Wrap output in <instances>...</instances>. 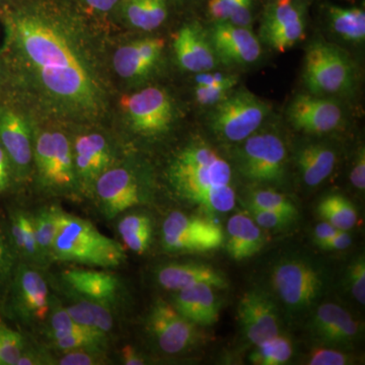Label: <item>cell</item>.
Here are the masks:
<instances>
[{
  "instance_id": "6da1fadb",
  "label": "cell",
  "mask_w": 365,
  "mask_h": 365,
  "mask_svg": "<svg viewBox=\"0 0 365 365\" xmlns=\"http://www.w3.org/2000/svg\"><path fill=\"white\" fill-rule=\"evenodd\" d=\"M7 48L33 111L72 124L107 115L110 86L100 44L71 14L47 6L7 19Z\"/></svg>"
},
{
  "instance_id": "7a4b0ae2",
  "label": "cell",
  "mask_w": 365,
  "mask_h": 365,
  "mask_svg": "<svg viewBox=\"0 0 365 365\" xmlns=\"http://www.w3.org/2000/svg\"><path fill=\"white\" fill-rule=\"evenodd\" d=\"M168 180L182 200L209 215L227 213L235 207L230 163L201 141L188 144L175 155L168 169Z\"/></svg>"
},
{
  "instance_id": "3957f363",
  "label": "cell",
  "mask_w": 365,
  "mask_h": 365,
  "mask_svg": "<svg viewBox=\"0 0 365 365\" xmlns=\"http://www.w3.org/2000/svg\"><path fill=\"white\" fill-rule=\"evenodd\" d=\"M123 245L107 237L88 220L62 210L51 261L97 268H116L124 263Z\"/></svg>"
},
{
  "instance_id": "277c9868",
  "label": "cell",
  "mask_w": 365,
  "mask_h": 365,
  "mask_svg": "<svg viewBox=\"0 0 365 365\" xmlns=\"http://www.w3.org/2000/svg\"><path fill=\"white\" fill-rule=\"evenodd\" d=\"M33 162L41 188L52 195L78 198L81 195L71 140L57 129L33 127Z\"/></svg>"
},
{
  "instance_id": "5b68a950",
  "label": "cell",
  "mask_w": 365,
  "mask_h": 365,
  "mask_svg": "<svg viewBox=\"0 0 365 365\" xmlns=\"http://www.w3.org/2000/svg\"><path fill=\"white\" fill-rule=\"evenodd\" d=\"M271 282L281 302L292 314L311 309L326 289L324 271L304 258L281 260L273 268Z\"/></svg>"
},
{
  "instance_id": "8992f818",
  "label": "cell",
  "mask_w": 365,
  "mask_h": 365,
  "mask_svg": "<svg viewBox=\"0 0 365 365\" xmlns=\"http://www.w3.org/2000/svg\"><path fill=\"white\" fill-rule=\"evenodd\" d=\"M354 71L347 55L337 46L318 41L307 48L304 81L309 93L316 96L338 95L353 85Z\"/></svg>"
},
{
  "instance_id": "52a82bcc",
  "label": "cell",
  "mask_w": 365,
  "mask_h": 365,
  "mask_svg": "<svg viewBox=\"0 0 365 365\" xmlns=\"http://www.w3.org/2000/svg\"><path fill=\"white\" fill-rule=\"evenodd\" d=\"M270 106L245 88L232 91L215 105L210 126L218 136L230 143H242L260 128Z\"/></svg>"
},
{
  "instance_id": "ba28073f",
  "label": "cell",
  "mask_w": 365,
  "mask_h": 365,
  "mask_svg": "<svg viewBox=\"0 0 365 365\" xmlns=\"http://www.w3.org/2000/svg\"><path fill=\"white\" fill-rule=\"evenodd\" d=\"M225 237L222 228L213 220L180 211L170 213L163 223V247L170 253L213 251L222 246Z\"/></svg>"
},
{
  "instance_id": "9c48e42d",
  "label": "cell",
  "mask_w": 365,
  "mask_h": 365,
  "mask_svg": "<svg viewBox=\"0 0 365 365\" xmlns=\"http://www.w3.org/2000/svg\"><path fill=\"white\" fill-rule=\"evenodd\" d=\"M11 309L26 326H44L51 307V294L39 267L21 263L11 282Z\"/></svg>"
},
{
  "instance_id": "30bf717a",
  "label": "cell",
  "mask_w": 365,
  "mask_h": 365,
  "mask_svg": "<svg viewBox=\"0 0 365 365\" xmlns=\"http://www.w3.org/2000/svg\"><path fill=\"white\" fill-rule=\"evenodd\" d=\"M122 111L132 130L143 136H158L169 130L174 120V105L169 93L150 86L124 96Z\"/></svg>"
},
{
  "instance_id": "8fae6325",
  "label": "cell",
  "mask_w": 365,
  "mask_h": 365,
  "mask_svg": "<svg viewBox=\"0 0 365 365\" xmlns=\"http://www.w3.org/2000/svg\"><path fill=\"white\" fill-rule=\"evenodd\" d=\"M91 196L107 220H113L129 209L140 205L144 200V188L135 170L118 162L102 175Z\"/></svg>"
},
{
  "instance_id": "7c38bea8",
  "label": "cell",
  "mask_w": 365,
  "mask_h": 365,
  "mask_svg": "<svg viewBox=\"0 0 365 365\" xmlns=\"http://www.w3.org/2000/svg\"><path fill=\"white\" fill-rule=\"evenodd\" d=\"M287 148L273 133H254L245 139L240 151V169L247 179L278 182L285 175Z\"/></svg>"
},
{
  "instance_id": "4fadbf2b",
  "label": "cell",
  "mask_w": 365,
  "mask_h": 365,
  "mask_svg": "<svg viewBox=\"0 0 365 365\" xmlns=\"http://www.w3.org/2000/svg\"><path fill=\"white\" fill-rule=\"evenodd\" d=\"M71 140L79 190L91 195L98 178L117 163L116 148L109 137L98 131L79 133Z\"/></svg>"
},
{
  "instance_id": "5bb4252c",
  "label": "cell",
  "mask_w": 365,
  "mask_h": 365,
  "mask_svg": "<svg viewBox=\"0 0 365 365\" xmlns=\"http://www.w3.org/2000/svg\"><path fill=\"white\" fill-rule=\"evenodd\" d=\"M198 327L163 299H158L148 314V331L165 354H180L193 348L201 339Z\"/></svg>"
},
{
  "instance_id": "9a60e30c",
  "label": "cell",
  "mask_w": 365,
  "mask_h": 365,
  "mask_svg": "<svg viewBox=\"0 0 365 365\" xmlns=\"http://www.w3.org/2000/svg\"><path fill=\"white\" fill-rule=\"evenodd\" d=\"M0 145L9 157L14 174L26 179L32 172L33 127L14 108L0 107Z\"/></svg>"
},
{
  "instance_id": "2e32d148",
  "label": "cell",
  "mask_w": 365,
  "mask_h": 365,
  "mask_svg": "<svg viewBox=\"0 0 365 365\" xmlns=\"http://www.w3.org/2000/svg\"><path fill=\"white\" fill-rule=\"evenodd\" d=\"M242 332L252 344L259 345L280 333V318L272 297L261 290L242 295L237 306Z\"/></svg>"
},
{
  "instance_id": "e0dca14e",
  "label": "cell",
  "mask_w": 365,
  "mask_h": 365,
  "mask_svg": "<svg viewBox=\"0 0 365 365\" xmlns=\"http://www.w3.org/2000/svg\"><path fill=\"white\" fill-rule=\"evenodd\" d=\"M69 292L83 299L93 300L114 311L124 300L123 283L115 274L97 269H67L61 275Z\"/></svg>"
},
{
  "instance_id": "ac0fdd59",
  "label": "cell",
  "mask_w": 365,
  "mask_h": 365,
  "mask_svg": "<svg viewBox=\"0 0 365 365\" xmlns=\"http://www.w3.org/2000/svg\"><path fill=\"white\" fill-rule=\"evenodd\" d=\"M287 117L295 129L309 134L330 133L343 121L337 103L313 93L297 95L288 106Z\"/></svg>"
},
{
  "instance_id": "d6986e66",
  "label": "cell",
  "mask_w": 365,
  "mask_h": 365,
  "mask_svg": "<svg viewBox=\"0 0 365 365\" xmlns=\"http://www.w3.org/2000/svg\"><path fill=\"white\" fill-rule=\"evenodd\" d=\"M217 59L227 64H251L261 56V44L250 28L215 21L210 32Z\"/></svg>"
},
{
  "instance_id": "ffe728a7",
  "label": "cell",
  "mask_w": 365,
  "mask_h": 365,
  "mask_svg": "<svg viewBox=\"0 0 365 365\" xmlns=\"http://www.w3.org/2000/svg\"><path fill=\"white\" fill-rule=\"evenodd\" d=\"M361 324L338 304L327 302L317 307L309 322V332L323 344H353L361 336Z\"/></svg>"
},
{
  "instance_id": "44dd1931",
  "label": "cell",
  "mask_w": 365,
  "mask_h": 365,
  "mask_svg": "<svg viewBox=\"0 0 365 365\" xmlns=\"http://www.w3.org/2000/svg\"><path fill=\"white\" fill-rule=\"evenodd\" d=\"M163 38H144L118 48L112 63L118 76L127 81L145 78L155 71L163 56Z\"/></svg>"
},
{
  "instance_id": "7402d4cb",
  "label": "cell",
  "mask_w": 365,
  "mask_h": 365,
  "mask_svg": "<svg viewBox=\"0 0 365 365\" xmlns=\"http://www.w3.org/2000/svg\"><path fill=\"white\" fill-rule=\"evenodd\" d=\"M173 45L178 63L184 71L201 73L213 71L217 64L210 39L196 24L182 26L175 35Z\"/></svg>"
},
{
  "instance_id": "603a6c76",
  "label": "cell",
  "mask_w": 365,
  "mask_h": 365,
  "mask_svg": "<svg viewBox=\"0 0 365 365\" xmlns=\"http://www.w3.org/2000/svg\"><path fill=\"white\" fill-rule=\"evenodd\" d=\"M155 279L163 289L179 292L184 288L206 284L218 289L227 287L225 274L201 263H170L155 272Z\"/></svg>"
},
{
  "instance_id": "cb8c5ba5",
  "label": "cell",
  "mask_w": 365,
  "mask_h": 365,
  "mask_svg": "<svg viewBox=\"0 0 365 365\" xmlns=\"http://www.w3.org/2000/svg\"><path fill=\"white\" fill-rule=\"evenodd\" d=\"M215 288L206 284L176 292L172 304L182 316L199 327L215 325L220 319V304Z\"/></svg>"
},
{
  "instance_id": "d4e9b609",
  "label": "cell",
  "mask_w": 365,
  "mask_h": 365,
  "mask_svg": "<svg viewBox=\"0 0 365 365\" xmlns=\"http://www.w3.org/2000/svg\"><path fill=\"white\" fill-rule=\"evenodd\" d=\"M227 250L232 259L246 260L258 253L265 244L263 228L259 227L248 212H239L228 220Z\"/></svg>"
},
{
  "instance_id": "484cf974",
  "label": "cell",
  "mask_w": 365,
  "mask_h": 365,
  "mask_svg": "<svg viewBox=\"0 0 365 365\" xmlns=\"http://www.w3.org/2000/svg\"><path fill=\"white\" fill-rule=\"evenodd\" d=\"M336 160L335 151L325 144L312 143L304 146L297 155L302 181L309 187L322 184L332 174Z\"/></svg>"
},
{
  "instance_id": "4316f807",
  "label": "cell",
  "mask_w": 365,
  "mask_h": 365,
  "mask_svg": "<svg viewBox=\"0 0 365 365\" xmlns=\"http://www.w3.org/2000/svg\"><path fill=\"white\" fill-rule=\"evenodd\" d=\"M62 209L58 206H44L32 215L40 267L51 263L55 237L58 232Z\"/></svg>"
},
{
  "instance_id": "83f0119b",
  "label": "cell",
  "mask_w": 365,
  "mask_h": 365,
  "mask_svg": "<svg viewBox=\"0 0 365 365\" xmlns=\"http://www.w3.org/2000/svg\"><path fill=\"white\" fill-rule=\"evenodd\" d=\"M9 235L16 253L26 263L40 267L33 216L26 211L16 210L11 215Z\"/></svg>"
},
{
  "instance_id": "f1b7e54d",
  "label": "cell",
  "mask_w": 365,
  "mask_h": 365,
  "mask_svg": "<svg viewBox=\"0 0 365 365\" xmlns=\"http://www.w3.org/2000/svg\"><path fill=\"white\" fill-rule=\"evenodd\" d=\"M118 232L126 248L143 255L150 249L153 241V220L145 213H129L118 222Z\"/></svg>"
},
{
  "instance_id": "f546056e",
  "label": "cell",
  "mask_w": 365,
  "mask_h": 365,
  "mask_svg": "<svg viewBox=\"0 0 365 365\" xmlns=\"http://www.w3.org/2000/svg\"><path fill=\"white\" fill-rule=\"evenodd\" d=\"M125 16L134 28L151 32L167 20L165 0H128L125 6Z\"/></svg>"
},
{
  "instance_id": "4dcf8cb0",
  "label": "cell",
  "mask_w": 365,
  "mask_h": 365,
  "mask_svg": "<svg viewBox=\"0 0 365 365\" xmlns=\"http://www.w3.org/2000/svg\"><path fill=\"white\" fill-rule=\"evenodd\" d=\"M331 26L341 38L350 42H364L365 13L360 7H329Z\"/></svg>"
},
{
  "instance_id": "1f68e13d",
  "label": "cell",
  "mask_w": 365,
  "mask_h": 365,
  "mask_svg": "<svg viewBox=\"0 0 365 365\" xmlns=\"http://www.w3.org/2000/svg\"><path fill=\"white\" fill-rule=\"evenodd\" d=\"M318 212L325 222L340 230L347 232L356 225L357 212L354 205L346 197L338 194L322 199Z\"/></svg>"
},
{
  "instance_id": "d6a6232c",
  "label": "cell",
  "mask_w": 365,
  "mask_h": 365,
  "mask_svg": "<svg viewBox=\"0 0 365 365\" xmlns=\"http://www.w3.org/2000/svg\"><path fill=\"white\" fill-rule=\"evenodd\" d=\"M207 11L215 21L250 28L253 0H208Z\"/></svg>"
},
{
  "instance_id": "836d02e7",
  "label": "cell",
  "mask_w": 365,
  "mask_h": 365,
  "mask_svg": "<svg viewBox=\"0 0 365 365\" xmlns=\"http://www.w3.org/2000/svg\"><path fill=\"white\" fill-rule=\"evenodd\" d=\"M294 354L292 344L287 337L279 335L257 345L250 360L258 365H282L287 364Z\"/></svg>"
},
{
  "instance_id": "e575fe53",
  "label": "cell",
  "mask_w": 365,
  "mask_h": 365,
  "mask_svg": "<svg viewBox=\"0 0 365 365\" xmlns=\"http://www.w3.org/2000/svg\"><path fill=\"white\" fill-rule=\"evenodd\" d=\"M248 205L268 209L292 218H297L299 215L297 206L287 196L272 190H256L252 192L249 196Z\"/></svg>"
},
{
  "instance_id": "d590c367",
  "label": "cell",
  "mask_w": 365,
  "mask_h": 365,
  "mask_svg": "<svg viewBox=\"0 0 365 365\" xmlns=\"http://www.w3.org/2000/svg\"><path fill=\"white\" fill-rule=\"evenodd\" d=\"M18 257L9 232L0 225V287L6 285L7 281L13 279L14 271L19 265L16 264Z\"/></svg>"
},
{
  "instance_id": "8d00e7d4",
  "label": "cell",
  "mask_w": 365,
  "mask_h": 365,
  "mask_svg": "<svg viewBox=\"0 0 365 365\" xmlns=\"http://www.w3.org/2000/svg\"><path fill=\"white\" fill-rule=\"evenodd\" d=\"M25 347L20 334L0 325V365H16Z\"/></svg>"
},
{
  "instance_id": "74e56055",
  "label": "cell",
  "mask_w": 365,
  "mask_h": 365,
  "mask_svg": "<svg viewBox=\"0 0 365 365\" xmlns=\"http://www.w3.org/2000/svg\"><path fill=\"white\" fill-rule=\"evenodd\" d=\"M249 215L255 222L264 230H282L294 222L295 218L268 210V209L255 207L248 205Z\"/></svg>"
},
{
  "instance_id": "f35d334b",
  "label": "cell",
  "mask_w": 365,
  "mask_h": 365,
  "mask_svg": "<svg viewBox=\"0 0 365 365\" xmlns=\"http://www.w3.org/2000/svg\"><path fill=\"white\" fill-rule=\"evenodd\" d=\"M348 285L350 292L360 304H365V259L359 256L348 270Z\"/></svg>"
},
{
  "instance_id": "ab89813d",
  "label": "cell",
  "mask_w": 365,
  "mask_h": 365,
  "mask_svg": "<svg viewBox=\"0 0 365 365\" xmlns=\"http://www.w3.org/2000/svg\"><path fill=\"white\" fill-rule=\"evenodd\" d=\"M101 350L78 349L59 352L56 364L60 365H95L102 364L104 357Z\"/></svg>"
},
{
  "instance_id": "60d3db41",
  "label": "cell",
  "mask_w": 365,
  "mask_h": 365,
  "mask_svg": "<svg viewBox=\"0 0 365 365\" xmlns=\"http://www.w3.org/2000/svg\"><path fill=\"white\" fill-rule=\"evenodd\" d=\"M307 364L346 365L352 364V359L346 353L333 348H316L309 352Z\"/></svg>"
},
{
  "instance_id": "b9f144b4",
  "label": "cell",
  "mask_w": 365,
  "mask_h": 365,
  "mask_svg": "<svg viewBox=\"0 0 365 365\" xmlns=\"http://www.w3.org/2000/svg\"><path fill=\"white\" fill-rule=\"evenodd\" d=\"M227 88H217V86L196 85L194 88V95L199 104L202 106H215L222 102L230 95V91Z\"/></svg>"
},
{
  "instance_id": "7bdbcfd3",
  "label": "cell",
  "mask_w": 365,
  "mask_h": 365,
  "mask_svg": "<svg viewBox=\"0 0 365 365\" xmlns=\"http://www.w3.org/2000/svg\"><path fill=\"white\" fill-rule=\"evenodd\" d=\"M195 81L196 85L217 86L227 90H234L237 85V79L234 76L212 71L197 73Z\"/></svg>"
},
{
  "instance_id": "ee69618b",
  "label": "cell",
  "mask_w": 365,
  "mask_h": 365,
  "mask_svg": "<svg viewBox=\"0 0 365 365\" xmlns=\"http://www.w3.org/2000/svg\"><path fill=\"white\" fill-rule=\"evenodd\" d=\"M350 181L355 188L364 191L365 189V151L360 148L356 160L350 173Z\"/></svg>"
},
{
  "instance_id": "f6af8a7d",
  "label": "cell",
  "mask_w": 365,
  "mask_h": 365,
  "mask_svg": "<svg viewBox=\"0 0 365 365\" xmlns=\"http://www.w3.org/2000/svg\"><path fill=\"white\" fill-rule=\"evenodd\" d=\"M13 174V168H11L9 157L2 146L0 145V194L4 193L9 188Z\"/></svg>"
},
{
  "instance_id": "bcb514c9",
  "label": "cell",
  "mask_w": 365,
  "mask_h": 365,
  "mask_svg": "<svg viewBox=\"0 0 365 365\" xmlns=\"http://www.w3.org/2000/svg\"><path fill=\"white\" fill-rule=\"evenodd\" d=\"M350 245H351V237L346 230H339L319 248L326 250V251H341V250L347 249Z\"/></svg>"
},
{
  "instance_id": "7dc6e473",
  "label": "cell",
  "mask_w": 365,
  "mask_h": 365,
  "mask_svg": "<svg viewBox=\"0 0 365 365\" xmlns=\"http://www.w3.org/2000/svg\"><path fill=\"white\" fill-rule=\"evenodd\" d=\"M46 361H50L49 357L38 350H26V347L19 357L16 365H38L48 364Z\"/></svg>"
},
{
  "instance_id": "c3c4849f",
  "label": "cell",
  "mask_w": 365,
  "mask_h": 365,
  "mask_svg": "<svg viewBox=\"0 0 365 365\" xmlns=\"http://www.w3.org/2000/svg\"><path fill=\"white\" fill-rule=\"evenodd\" d=\"M339 230L324 220L323 222L319 223L316 228H314V242H316L319 248L322 245L325 244L329 239H331L334 235L337 234Z\"/></svg>"
},
{
  "instance_id": "681fc988",
  "label": "cell",
  "mask_w": 365,
  "mask_h": 365,
  "mask_svg": "<svg viewBox=\"0 0 365 365\" xmlns=\"http://www.w3.org/2000/svg\"><path fill=\"white\" fill-rule=\"evenodd\" d=\"M122 361L126 365H143L145 360L141 356L140 353L137 351L135 348L131 345L123 347L121 351Z\"/></svg>"
},
{
  "instance_id": "f907efd6",
  "label": "cell",
  "mask_w": 365,
  "mask_h": 365,
  "mask_svg": "<svg viewBox=\"0 0 365 365\" xmlns=\"http://www.w3.org/2000/svg\"><path fill=\"white\" fill-rule=\"evenodd\" d=\"M86 2L93 11L107 13L116 6L119 0H86Z\"/></svg>"
}]
</instances>
